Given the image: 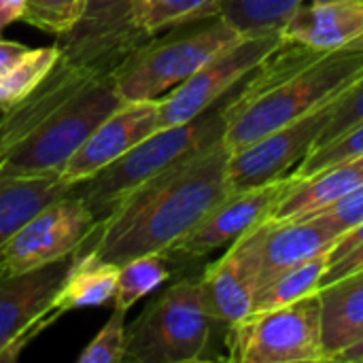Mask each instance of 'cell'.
Returning a JSON list of instances; mask_svg holds the SVG:
<instances>
[{"label":"cell","instance_id":"cell-1","mask_svg":"<svg viewBox=\"0 0 363 363\" xmlns=\"http://www.w3.org/2000/svg\"><path fill=\"white\" fill-rule=\"evenodd\" d=\"M230 153L221 138L151 177L98 221L81 249L117 266L170 251L230 194Z\"/></svg>","mask_w":363,"mask_h":363},{"label":"cell","instance_id":"cell-2","mask_svg":"<svg viewBox=\"0 0 363 363\" xmlns=\"http://www.w3.org/2000/svg\"><path fill=\"white\" fill-rule=\"evenodd\" d=\"M363 77V38L321 51L283 36L279 47L230 94L223 143L236 151L336 100Z\"/></svg>","mask_w":363,"mask_h":363},{"label":"cell","instance_id":"cell-3","mask_svg":"<svg viewBox=\"0 0 363 363\" xmlns=\"http://www.w3.org/2000/svg\"><path fill=\"white\" fill-rule=\"evenodd\" d=\"M242 34L221 15L181 23L143 40L115 74L123 102L160 100Z\"/></svg>","mask_w":363,"mask_h":363},{"label":"cell","instance_id":"cell-4","mask_svg":"<svg viewBox=\"0 0 363 363\" xmlns=\"http://www.w3.org/2000/svg\"><path fill=\"white\" fill-rule=\"evenodd\" d=\"M230 94L191 121L157 128L111 166L77 183L72 191L85 202L98 221L104 219L132 189L177 162L221 140L225 132V102Z\"/></svg>","mask_w":363,"mask_h":363},{"label":"cell","instance_id":"cell-5","mask_svg":"<svg viewBox=\"0 0 363 363\" xmlns=\"http://www.w3.org/2000/svg\"><path fill=\"white\" fill-rule=\"evenodd\" d=\"M215 321L208 317L200 281L183 277L155 296L125 330L128 363H196L211 359Z\"/></svg>","mask_w":363,"mask_h":363},{"label":"cell","instance_id":"cell-6","mask_svg":"<svg viewBox=\"0 0 363 363\" xmlns=\"http://www.w3.org/2000/svg\"><path fill=\"white\" fill-rule=\"evenodd\" d=\"M106 72L60 106L0 160V177H57L89 134L123 102Z\"/></svg>","mask_w":363,"mask_h":363},{"label":"cell","instance_id":"cell-7","mask_svg":"<svg viewBox=\"0 0 363 363\" xmlns=\"http://www.w3.org/2000/svg\"><path fill=\"white\" fill-rule=\"evenodd\" d=\"M228 359L238 363H323L319 291L272 311H251L225 332Z\"/></svg>","mask_w":363,"mask_h":363},{"label":"cell","instance_id":"cell-8","mask_svg":"<svg viewBox=\"0 0 363 363\" xmlns=\"http://www.w3.org/2000/svg\"><path fill=\"white\" fill-rule=\"evenodd\" d=\"M283 40L281 30L242 34L187 81L160 98V128L196 119L236 89Z\"/></svg>","mask_w":363,"mask_h":363},{"label":"cell","instance_id":"cell-9","mask_svg":"<svg viewBox=\"0 0 363 363\" xmlns=\"http://www.w3.org/2000/svg\"><path fill=\"white\" fill-rule=\"evenodd\" d=\"M98 219L74 194L43 206L0 247V274H21L49 266L83 247Z\"/></svg>","mask_w":363,"mask_h":363},{"label":"cell","instance_id":"cell-10","mask_svg":"<svg viewBox=\"0 0 363 363\" xmlns=\"http://www.w3.org/2000/svg\"><path fill=\"white\" fill-rule=\"evenodd\" d=\"M79 251L36 270L0 274V363L17 362L26 347L51 328L45 313Z\"/></svg>","mask_w":363,"mask_h":363},{"label":"cell","instance_id":"cell-11","mask_svg":"<svg viewBox=\"0 0 363 363\" xmlns=\"http://www.w3.org/2000/svg\"><path fill=\"white\" fill-rule=\"evenodd\" d=\"M300 181L302 177L294 170L266 185H257L242 191H230L183 240H179L170 251H166L168 257L172 262H198L219 249L230 247L242 234L266 221L277 208V204Z\"/></svg>","mask_w":363,"mask_h":363},{"label":"cell","instance_id":"cell-12","mask_svg":"<svg viewBox=\"0 0 363 363\" xmlns=\"http://www.w3.org/2000/svg\"><path fill=\"white\" fill-rule=\"evenodd\" d=\"M340 96L306 113L304 117L285 123L270 134L232 151L228 162L230 191L251 189L289 174V170L298 166L319 140Z\"/></svg>","mask_w":363,"mask_h":363},{"label":"cell","instance_id":"cell-13","mask_svg":"<svg viewBox=\"0 0 363 363\" xmlns=\"http://www.w3.org/2000/svg\"><path fill=\"white\" fill-rule=\"evenodd\" d=\"M268 219L234 240L228 251L198 277L200 296L217 328H228L247 317L259 289L262 251Z\"/></svg>","mask_w":363,"mask_h":363},{"label":"cell","instance_id":"cell-14","mask_svg":"<svg viewBox=\"0 0 363 363\" xmlns=\"http://www.w3.org/2000/svg\"><path fill=\"white\" fill-rule=\"evenodd\" d=\"M132 4L134 0H83L77 23L55 40L60 53L117 72L125 57L147 40L134 28Z\"/></svg>","mask_w":363,"mask_h":363},{"label":"cell","instance_id":"cell-15","mask_svg":"<svg viewBox=\"0 0 363 363\" xmlns=\"http://www.w3.org/2000/svg\"><path fill=\"white\" fill-rule=\"evenodd\" d=\"M160 128V100L121 102L81 145V149L64 164L60 179L74 187L111 166L143 138Z\"/></svg>","mask_w":363,"mask_h":363},{"label":"cell","instance_id":"cell-16","mask_svg":"<svg viewBox=\"0 0 363 363\" xmlns=\"http://www.w3.org/2000/svg\"><path fill=\"white\" fill-rule=\"evenodd\" d=\"M106 72L115 70L81 64L60 53V60L47 79L26 98L0 113V160L36 128H40L60 106Z\"/></svg>","mask_w":363,"mask_h":363},{"label":"cell","instance_id":"cell-17","mask_svg":"<svg viewBox=\"0 0 363 363\" xmlns=\"http://www.w3.org/2000/svg\"><path fill=\"white\" fill-rule=\"evenodd\" d=\"M340 234L321 217L296 221H270L264 236L259 289L281 277L283 272L300 266L302 262L330 251ZM257 289V291H259Z\"/></svg>","mask_w":363,"mask_h":363},{"label":"cell","instance_id":"cell-18","mask_svg":"<svg viewBox=\"0 0 363 363\" xmlns=\"http://www.w3.org/2000/svg\"><path fill=\"white\" fill-rule=\"evenodd\" d=\"M281 34L321 51L353 45L363 38V0L300 4Z\"/></svg>","mask_w":363,"mask_h":363},{"label":"cell","instance_id":"cell-19","mask_svg":"<svg viewBox=\"0 0 363 363\" xmlns=\"http://www.w3.org/2000/svg\"><path fill=\"white\" fill-rule=\"evenodd\" d=\"M119 266L96 257L89 251H79L68 277L51 300L45 319L53 328L64 315L79 308L108 306L117 294Z\"/></svg>","mask_w":363,"mask_h":363},{"label":"cell","instance_id":"cell-20","mask_svg":"<svg viewBox=\"0 0 363 363\" xmlns=\"http://www.w3.org/2000/svg\"><path fill=\"white\" fill-rule=\"evenodd\" d=\"M325 362L363 336V270L319 289Z\"/></svg>","mask_w":363,"mask_h":363},{"label":"cell","instance_id":"cell-21","mask_svg":"<svg viewBox=\"0 0 363 363\" xmlns=\"http://www.w3.org/2000/svg\"><path fill=\"white\" fill-rule=\"evenodd\" d=\"M363 183V157L302 179L272 211L270 221H296L315 215Z\"/></svg>","mask_w":363,"mask_h":363},{"label":"cell","instance_id":"cell-22","mask_svg":"<svg viewBox=\"0 0 363 363\" xmlns=\"http://www.w3.org/2000/svg\"><path fill=\"white\" fill-rule=\"evenodd\" d=\"M70 191L60 177H0V247L43 206Z\"/></svg>","mask_w":363,"mask_h":363},{"label":"cell","instance_id":"cell-23","mask_svg":"<svg viewBox=\"0 0 363 363\" xmlns=\"http://www.w3.org/2000/svg\"><path fill=\"white\" fill-rule=\"evenodd\" d=\"M172 277V259L168 253H147L119 264L117 294L113 306L119 311H130L136 302L155 294Z\"/></svg>","mask_w":363,"mask_h":363},{"label":"cell","instance_id":"cell-24","mask_svg":"<svg viewBox=\"0 0 363 363\" xmlns=\"http://www.w3.org/2000/svg\"><path fill=\"white\" fill-rule=\"evenodd\" d=\"M223 0H134L132 21L140 36L149 38L181 23L219 15Z\"/></svg>","mask_w":363,"mask_h":363},{"label":"cell","instance_id":"cell-25","mask_svg":"<svg viewBox=\"0 0 363 363\" xmlns=\"http://www.w3.org/2000/svg\"><path fill=\"white\" fill-rule=\"evenodd\" d=\"M328 264H330V251H323L302 262L300 266L283 272L281 277H277L255 294L251 311H272L291 304L308 294L319 291V283Z\"/></svg>","mask_w":363,"mask_h":363},{"label":"cell","instance_id":"cell-26","mask_svg":"<svg viewBox=\"0 0 363 363\" xmlns=\"http://www.w3.org/2000/svg\"><path fill=\"white\" fill-rule=\"evenodd\" d=\"M60 60L57 43L47 47L28 49L9 70L0 74V108H9L11 104L26 98L32 89H36L47 74L55 68Z\"/></svg>","mask_w":363,"mask_h":363},{"label":"cell","instance_id":"cell-27","mask_svg":"<svg viewBox=\"0 0 363 363\" xmlns=\"http://www.w3.org/2000/svg\"><path fill=\"white\" fill-rule=\"evenodd\" d=\"M300 0H223L219 15L240 34H262L281 30Z\"/></svg>","mask_w":363,"mask_h":363},{"label":"cell","instance_id":"cell-28","mask_svg":"<svg viewBox=\"0 0 363 363\" xmlns=\"http://www.w3.org/2000/svg\"><path fill=\"white\" fill-rule=\"evenodd\" d=\"M357 157H363V123H359L357 128L349 130L347 134H342L340 138L313 149L296 168V172L306 179L313 177L325 168L345 164V162H353Z\"/></svg>","mask_w":363,"mask_h":363},{"label":"cell","instance_id":"cell-29","mask_svg":"<svg viewBox=\"0 0 363 363\" xmlns=\"http://www.w3.org/2000/svg\"><path fill=\"white\" fill-rule=\"evenodd\" d=\"M81 9L83 0H26L21 21L57 38L77 23Z\"/></svg>","mask_w":363,"mask_h":363},{"label":"cell","instance_id":"cell-30","mask_svg":"<svg viewBox=\"0 0 363 363\" xmlns=\"http://www.w3.org/2000/svg\"><path fill=\"white\" fill-rule=\"evenodd\" d=\"M125 311L113 308L106 323L98 330L91 342L79 353L77 363H121L125 359Z\"/></svg>","mask_w":363,"mask_h":363},{"label":"cell","instance_id":"cell-31","mask_svg":"<svg viewBox=\"0 0 363 363\" xmlns=\"http://www.w3.org/2000/svg\"><path fill=\"white\" fill-rule=\"evenodd\" d=\"M363 123V77L359 81H355L349 89H345V94L340 96L325 130L321 132L319 140L315 143L313 149L323 147L336 138H340L342 134H347L349 130L357 128ZM311 149V151H313Z\"/></svg>","mask_w":363,"mask_h":363},{"label":"cell","instance_id":"cell-32","mask_svg":"<svg viewBox=\"0 0 363 363\" xmlns=\"http://www.w3.org/2000/svg\"><path fill=\"white\" fill-rule=\"evenodd\" d=\"M311 217H321L323 221H328L340 236L353 228H357L363 223V183L357 185L355 189H351L349 194H345L342 198H338L336 202L328 204L325 208L317 211ZM308 219V217H306Z\"/></svg>","mask_w":363,"mask_h":363},{"label":"cell","instance_id":"cell-33","mask_svg":"<svg viewBox=\"0 0 363 363\" xmlns=\"http://www.w3.org/2000/svg\"><path fill=\"white\" fill-rule=\"evenodd\" d=\"M359 270H363V245H359L353 251H349L340 259L328 264V268H325V272L321 277L319 289L330 285V283H334V281H338V279H345V277H349L353 272H359Z\"/></svg>","mask_w":363,"mask_h":363},{"label":"cell","instance_id":"cell-34","mask_svg":"<svg viewBox=\"0 0 363 363\" xmlns=\"http://www.w3.org/2000/svg\"><path fill=\"white\" fill-rule=\"evenodd\" d=\"M28 49L30 47H26V45H21L17 40H6V38L0 36V74L4 70H9Z\"/></svg>","mask_w":363,"mask_h":363},{"label":"cell","instance_id":"cell-35","mask_svg":"<svg viewBox=\"0 0 363 363\" xmlns=\"http://www.w3.org/2000/svg\"><path fill=\"white\" fill-rule=\"evenodd\" d=\"M23 9H26V0H0V36L11 23L21 21Z\"/></svg>","mask_w":363,"mask_h":363},{"label":"cell","instance_id":"cell-36","mask_svg":"<svg viewBox=\"0 0 363 363\" xmlns=\"http://www.w3.org/2000/svg\"><path fill=\"white\" fill-rule=\"evenodd\" d=\"M332 363H363V336L332 357Z\"/></svg>","mask_w":363,"mask_h":363},{"label":"cell","instance_id":"cell-37","mask_svg":"<svg viewBox=\"0 0 363 363\" xmlns=\"http://www.w3.org/2000/svg\"><path fill=\"white\" fill-rule=\"evenodd\" d=\"M317 2H334V0H300V4H317Z\"/></svg>","mask_w":363,"mask_h":363},{"label":"cell","instance_id":"cell-38","mask_svg":"<svg viewBox=\"0 0 363 363\" xmlns=\"http://www.w3.org/2000/svg\"><path fill=\"white\" fill-rule=\"evenodd\" d=\"M0 113H2V108H0Z\"/></svg>","mask_w":363,"mask_h":363}]
</instances>
